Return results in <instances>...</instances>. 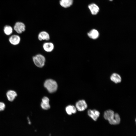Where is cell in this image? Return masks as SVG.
Listing matches in <instances>:
<instances>
[{
    "mask_svg": "<svg viewBox=\"0 0 136 136\" xmlns=\"http://www.w3.org/2000/svg\"><path fill=\"white\" fill-rule=\"evenodd\" d=\"M111 80L116 84L120 83L122 80L120 76L116 73L113 74L110 77Z\"/></svg>",
    "mask_w": 136,
    "mask_h": 136,
    "instance_id": "7c38bea8",
    "label": "cell"
},
{
    "mask_svg": "<svg viewBox=\"0 0 136 136\" xmlns=\"http://www.w3.org/2000/svg\"><path fill=\"white\" fill-rule=\"evenodd\" d=\"M4 31L6 35L9 36L11 35L12 33L13 29L11 26L7 25L4 27Z\"/></svg>",
    "mask_w": 136,
    "mask_h": 136,
    "instance_id": "ac0fdd59",
    "label": "cell"
},
{
    "mask_svg": "<svg viewBox=\"0 0 136 136\" xmlns=\"http://www.w3.org/2000/svg\"><path fill=\"white\" fill-rule=\"evenodd\" d=\"M120 118L119 115L117 113H115L113 118L108 121V122L111 124L116 125L120 123Z\"/></svg>",
    "mask_w": 136,
    "mask_h": 136,
    "instance_id": "9c48e42d",
    "label": "cell"
},
{
    "mask_svg": "<svg viewBox=\"0 0 136 136\" xmlns=\"http://www.w3.org/2000/svg\"><path fill=\"white\" fill-rule=\"evenodd\" d=\"M87 105L84 100H81L78 101L76 104V107L78 111H84L87 108Z\"/></svg>",
    "mask_w": 136,
    "mask_h": 136,
    "instance_id": "3957f363",
    "label": "cell"
},
{
    "mask_svg": "<svg viewBox=\"0 0 136 136\" xmlns=\"http://www.w3.org/2000/svg\"><path fill=\"white\" fill-rule=\"evenodd\" d=\"M49 100L47 97L45 96L42 99L41 104L42 108L43 109L47 110L50 109V106L49 104Z\"/></svg>",
    "mask_w": 136,
    "mask_h": 136,
    "instance_id": "52a82bcc",
    "label": "cell"
},
{
    "mask_svg": "<svg viewBox=\"0 0 136 136\" xmlns=\"http://www.w3.org/2000/svg\"><path fill=\"white\" fill-rule=\"evenodd\" d=\"M32 60L35 64L37 67L42 68L45 65L46 58L42 54H38L33 56Z\"/></svg>",
    "mask_w": 136,
    "mask_h": 136,
    "instance_id": "7a4b0ae2",
    "label": "cell"
},
{
    "mask_svg": "<svg viewBox=\"0 0 136 136\" xmlns=\"http://www.w3.org/2000/svg\"><path fill=\"white\" fill-rule=\"evenodd\" d=\"M88 8L91 14L93 15L96 14L99 10L98 6L94 4H92L88 6Z\"/></svg>",
    "mask_w": 136,
    "mask_h": 136,
    "instance_id": "5bb4252c",
    "label": "cell"
},
{
    "mask_svg": "<svg viewBox=\"0 0 136 136\" xmlns=\"http://www.w3.org/2000/svg\"><path fill=\"white\" fill-rule=\"evenodd\" d=\"M109 0L111 1H112L113 0Z\"/></svg>",
    "mask_w": 136,
    "mask_h": 136,
    "instance_id": "ffe728a7",
    "label": "cell"
},
{
    "mask_svg": "<svg viewBox=\"0 0 136 136\" xmlns=\"http://www.w3.org/2000/svg\"><path fill=\"white\" fill-rule=\"evenodd\" d=\"M115 113L111 110H108L105 111L104 114V118L108 121L112 119L114 117Z\"/></svg>",
    "mask_w": 136,
    "mask_h": 136,
    "instance_id": "8fae6325",
    "label": "cell"
},
{
    "mask_svg": "<svg viewBox=\"0 0 136 136\" xmlns=\"http://www.w3.org/2000/svg\"><path fill=\"white\" fill-rule=\"evenodd\" d=\"M44 86L50 93L55 92L57 88V84L54 80L51 79L46 80L44 82Z\"/></svg>",
    "mask_w": 136,
    "mask_h": 136,
    "instance_id": "6da1fadb",
    "label": "cell"
},
{
    "mask_svg": "<svg viewBox=\"0 0 136 136\" xmlns=\"http://www.w3.org/2000/svg\"><path fill=\"white\" fill-rule=\"evenodd\" d=\"M20 36L17 35H14L11 36L9 39V41L12 44L16 45L19 44L20 41Z\"/></svg>",
    "mask_w": 136,
    "mask_h": 136,
    "instance_id": "8992f818",
    "label": "cell"
},
{
    "mask_svg": "<svg viewBox=\"0 0 136 136\" xmlns=\"http://www.w3.org/2000/svg\"><path fill=\"white\" fill-rule=\"evenodd\" d=\"M87 114L93 120L96 121L100 116V113L95 109H89L87 111Z\"/></svg>",
    "mask_w": 136,
    "mask_h": 136,
    "instance_id": "5b68a950",
    "label": "cell"
},
{
    "mask_svg": "<svg viewBox=\"0 0 136 136\" xmlns=\"http://www.w3.org/2000/svg\"><path fill=\"white\" fill-rule=\"evenodd\" d=\"M6 95L8 100L10 101H13L17 96L16 92L13 90H9L7 91Z\"/></svg>",
    "mask_w": 136,
    "mask_h": 136,
    "instance_id": "4fadbf2b",
    "label": "cell"
},
{
    "mask_svg": "<svg viewBox=\"0 0 136 136\" xmlns=\"http://www.w3.org/2000/svg\"><path fill=\"white\" fill-rule=\"evenodd\" d=\"M77 110L76 107L73 105H69L65 108L66 112L69 115H71L73 113H76L77 112Z\"/></svg>",
    "mask_w": 136,
    "mask_h": 136,
    "instance_id": "9a60e30c",
    "label": "cell"
},
{
    "mask_svg": "<svg viewBox=\"0 0 136 136\" xmlns=\"http://www.w3.org/2000/svg\"><path fill=\"white\" fill-rule=\"evenodd\" d=\"M38 38L40 41L42 40L48 41L50 39V36L49 34L47 32L43 31L40 32L38 36Z\"/></svg>",
    "mask_w": 136,
    "mask_h": 136,
    "instance_id": "ba28073f",
    "label": "cell"
},
{
    "mask_svg": "<svg viewBox=\"0 0 136 136\" xmlns=\"http://www.w3.org/2000/svg\"><path fill=\"white\" fill-rule=\"evenodd\" d=\"M5 108V104L2 102H0V111L4 110Z\"/></svg>",
    "mask_w": 136,
    "mask_h": 136,
    "instance_id": "d6986e66",
    "label": "cell"
},
{
    "mask_svg": "<svg viewBox=\"0 0 136 136\" xmlns=\"http://www.w3.org/2000/svg\"><path fill=\"white\" fill-rule=\"evenodd\" d=\"M44 50L47 52H51L54 49V46L52 42H47L44 43L43 45Z\"/></svg>",
    "mask_w": 136,
    "mask_h": 136,
    "instance_id": "30bf717a",
    "label": "cell"
},
{
    "mask_svg": "<svg viewBox=\"0 0 136 136\" xmlns=\"http://www.w3.org/2000/svg\"><path fill=\"white\" fill-rule=\"evenodd\" d=\"M14 29L17 33L20 34L25 30V26L23 23L17 22L15 24Z\"/></svg>",
    "mask_w": 136,
    "mask_h": 136,
    "instance_id": "277c9868",
    "label": "cell"
},
{
    "mask_svg": "<svg viewBox=\"0 0 136 136\" xmlns=\"http://www.w3.org/2000/svg\"><path fill=\"white\" fill-rule=\"evenodd\" d=\"M87 35L90 38L93 39H96L98 37L99 33L97 30L93 29L88 32Z\"/></svg>",
    "mask_w": 136,
    "mask_h": 136,
    "instance_id": "2e32d148",
    "label": "cell"
},
{
    "mask_svg": "<svg viewBox=\"0 0 136 136\" xmlns=\"http://www.w3.org/2000/svg\"><path fill=\"white\" fill-rule=\"evenodd\" d=\"M73 3V0H61L60 3L61 6L66 8L70 6Z\"/></svg>",
    "mask_w": 136,
    "mask_h": 136,
    "instance_id": "e0dca14e",
    "label": "cell"
}]
</instances>
